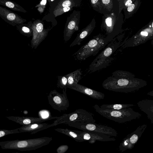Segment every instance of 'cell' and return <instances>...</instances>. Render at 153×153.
I'll return each instance as SVG.
<instances>
[{"label": "cell", "instance_id": "1", "mask_svg": "<svg viewBox=\"0 0 153 153\" xmlns=\"http://www.w3.org/2000/svg\"><path fill=\"white\" fill-rule=\"evenodd\" d=\"M147 85L146 81L135 77L131 73L119 70L113 72L102 84L106 90L125 93L134 92Z\"/></svg>", "mask_w": 153, "mask_h": 153}, {"label": "cell", "instance_id": "2", "mask_svg": "<svg viewBox=\"0 0 153 153\" xmlns=\"http://www.w3.org/2000/svg\"><path fill=\"white\" fill-rule=\"evenodd\" d=\"M123 34L119 35L111 40L89 65L87 74L100 71L110 65L115 59V53L120 48Z\"/></svg>", "mask_w": 153, "mask_h": 153}, {"label": "cell", "instance_id": "3", "mask_svg": "<svg viewBox=\"0 0 153 153\" xmlns=\"http://www.w3.org/2000/svg\"><path fill=\"white\" fill-rule=\"evenodd\" d=\"M112 39L100 33L93 36L89 42L82 46L73 56L76 60H84L90 56L96 55Z\"/></svg>", "mask_w": 153, "mask_h": 153}, {"label": "cell", "instance_id": "4", "mask_svg": "<svg viewBox=\"0 0 153 153\" xmlns=\"http://www.w3.org/2000/svg\"><path fill=\"white\" fill-rule=\"evenodd\" d=\"M52 137H45L24 140H16L0 142L3 149H15L21 151L35 150L48 145Z\"/></svg>", "mask_w": 153, "mask_h": 153}, {"label": "cell", "instance_id": "5", "mask_svg": "<svg viewBox=\"0 0 153 153\" xmlns=\"http://www.w3.org/2000/svg\"><path fill=\"white\" fill-rule=\"evenodd\" d=\"M123 23V14L117 10L102 16L101 30L105 36L113 39L123 31L122 28Z\"/></svg>", "mask_w": 153, "mask_h": 153}, {"label": "cell", "instance_id": "6", "mask_svg": "<svg viewBox=\"0 0 153 153\" xmlns=\"http://www.w3.org/2000/svg\"><path fill=\"white\" fill-rule=\"evenodd\" d=\"M94 108L101 115L119 123H124L139 118L142 115L131 107L119 110L103 109L98 105L96 104Z\"/></svg>", "mask_w": 153, "mask_h": 153}, {"label": "cell", "instance_id": "7", "mask_svg": "<svg viewBox=\"0 0 153 153\" xmlns=\"http://www.w3.org/2000/svg\"><path fill=\"white\" fill-rule=\"evenodd\" d=\"M93 115L85 110L79 109L68 114H64L54 121L55 126L67 122L95 123Z\"/></svg>", "mask_w": 153, "mask_h": 153}, {"label": "cell", "instance_id": "8", "mask_svg": "<svg viewBox=\"0 0 153 153\" xmlns=\"http://www.w3.org/2000/svg\"><path fill=\"white\" fill-rule=\"evenodd\" d=\"M64 124L83 131L98 133L113 137H116L117 135L116 131L112 127L97 124L95 123L67 122Z\"/></svg>", "mask_w": 153, "mask_h": 153}, {"label": "cell", "instance_id": "9", "mask_svg": "<svg viewBox=\"0 0 153 153\" xmlns=\"http://www.w3.org/2000/svg\"><path fill=\"white\" fill-rule=\"evenodd\" d=\"M66 91V89H63L62 94L59 93L55 90L50 92L48 98L49 104L53 109L60 112L67 110L69 103Z\"/></svg>", "mask_w": 153, "mask_h": 153}, {"label": "cell", "instance_id": "10", "mask_svg": "<svg viewBox=\"0 0 153 153\" xmlns=\"http://www.w3.org/2000/svg\"><path fill=\"white\" fill-rule=\"evenodd\" d=\"M153 38V28L149 23L140 30L135 35L128 41L121 44V48L135 46Z\"/></svg>", "mask_w": 153, "mask_h": 153}, {"label": "cell", "instance_id": "11", "mask_svg": "<svg viewBox=\"0 0 153 153\" xmlns=\"http://www.w3.org/2000/svg\"><path fill=\"white\" fill-rule=\"evenodd\" d=\"M146 124L138 126L132 133L124 138L119 146V150L122 152L127 150L132 149L141 137L147 127Z\"/></svg>", "mask_w": 153, "mask_h": 153}, {"label": "cell", "instance_id": "12", "mask_svg": "<svg viewBox=\"0 0 153 153\" xmlns=\"http://www.w3.org/2000/svg\"><path fill=\"white\" fill-rule=\"evenodd\" d=\"M81 12L74 10L68 17L64 32V39L67 42L71 37L76 31L79 30Z\"/></svg>", "mask_w": 153, "mask_h": 153}, {"label": "cell", "instance_id": "13", "mask_svg": "<svg viewBox=\"0 0 153 153\" xmlns=\"http://www.w3.org/2000/svg\"><path fill=\"white\" fill-rule=\"evenodd\" d=\"M83 139L88 141L89 143L93 144L97 141L108 142L114 141L116 139L113 136L108 135L95 132L75 130Z\"/></svg>", "mask_w": 153, "mask_h": 153}, {"label": "cell", "instance_id": "14", "mask_svg": "<svg viewBox=\"0 0 153 153\" xmlns=\"http://www.w3.org/2000/svg\"><path fill=\"white\" fill-rule=\"evenodd\" d=\"M0 16L6 22L14 25L22 24L26 21L17 14L1 7H0Z\"/></svg>", "mask_w": 153, "mask_h": 153}, {"label": "cell", "instance_id": "15", "mask_svg": "<svg viewBox=\"0 0 153 153\" xmlns=\"http://www.w3.org/2000/svg\"><path fill=\"white\" fill-rule=\"evenodd\" d=\"M6 117L9 120L22 126L28 125L34 123L43 122L48 120L57 119L58 118V117H51L49 118L45 119L41 117L13 116Z\"/></svg>", "mask_w": 153, "mask_h": 153}, {"label": "cell", "instance_id": "16", "mask_svg": "<svg viewBox=\"0 0 153 153\" xmlns=\"http://www.w3.org/2000/svg\"><path fill=\"white\" fill-rule=\"evenodd\" d=\"M68 88L84 94L92 98L97 100L103 99L105 94L100 91L91 89L78 83L68 87Z\"/></svg>", "mask_w": 153, "mask_h": 153}, {"label": "cell", "instance_id": "17", "mask_svg": "<svg viewBox=\"0 0 153 153\" xmlns=\"http://www.w3.org/2000/svg\"><path fill=\"white\" fill-rule=\"evenodd\" d=\"M96 24L95 19L94 17L90 23L77 34L75 39L70 45V47L80 45L82 42L92 33L96 26Z\"/></svg>", "mask_w": 153, "mask_h": 153}, {"label": "cell", "instance_id": "18", "mask_svg": "<svg viewBox=\"0 0 153 153\" xmlns=\"http://www.w3.org/2000/svg\"><path fill=\"white\" fill-rule=\"evenodd\" d=\"M55 126L54 123L49 124L47 123H37L28 125L22 126L19 128L21 132H29L31 134H35L38 132Z\"/></svg>", "mask_w": 153, "mask_h": 153}, {"label": "cell", "instance_id": "19", "mask_svg": "<svg viewBox=\"0 0 153 153\" xmlns=\"http://www.w3.org/2000/svg\"><path fill=\"white\" fill-rule=\"evenodd\" d=\"M137 104L140 110L147 115L151 123H153V100L144 99L139 101Z\"/></svg>", "mask_w": 153, "mask_h": 153}, {"label": "cell", "instance_id": "20", "mask_svg": "<svg viewBox=\"0 0 153 153\" xmlns=\"http://www.w3.org/2000/svg\"><path fill=\"white\" fill-rule=\"evenodd\" d=\"M101 14H109L113 11L119 10L118 0H101Z\"/></svg>", "mask_w": 153, "mask_h": 153}, {"label": "cell", "instance_id": "21", "mask_svg": "<svg viewBox=\"0 0 153 153\" xmlns=\"http://www.w3.org/2000/svg\"><path fill=\"white\" fill-rule=\"evenodd\" d=\"M81 69L79 68L66 75L68 78L67 87L68 88L78 83L82 78Z\"/></svg>", "mask_w": 153, "mask_h": 153}, {"label": "cell", "instance_id": "22", "mask_svg": "<svg viewBox=\"0 0 153 153\" xmlns=\"http://www.w3.org/2000/svg\"><path fill=\"white\" fill-rule=\"evenodd\" d=\"M141 3V0H136L127 8L123 9L125 15V21L132 17L136 13L139 9Z\"/></svg>", "mask_w": 153, "mask_h": 153}, {"label": "cell", "instance_id": "23", "mask_svg": "<svg viewBox=\"0 0 153 153\" xmlns=\"http://www.w3.org/2000/svg\"><path fill=\"white\" fill-rule=\"evenodd\" d=\"M54 130L69 136L78 142H82L85 140L82 138L75 130H71L68 128H56Z\"/></svg>", "mask_w": 153, "mask_h": 153}, {"label": "cell", "instance_id": "24", "mask_svg": "<svg viewBox=\"0 0 153 153\" xmlns=\"http://www.w3.org/2000/svg\"><path fill=\"white\" fill-rule=\"evenodd\" d=\"M0 4L16 11L26 13L27 11L16 2L10 0H0Z\"/></svg>", "mask_w": 153, "mask_h": 153}, {"label": "cell", "instance_id": "25", "mask_svg": "<svg viewBox=\"0 0 153 153\" xmlns=\"http://www.w3.org/2000/svg\"><path fill=\"white\" fill-rule=\"evenodd\" d=\"M134 106L132 104H103L100 108L103 109L121 110Z\"/></svg>", "mask_w": 153, "mask_h": 153}, {"label": "cell", "instance_id": "26", "mask_svg": "<svg viewBox=\"0 0 153 153\" xmlns=\"http://www.w3.org/2000/svg\"><path fill=\"white\" fill-rule=\"evenodd\" d=\"M74 7H60L57 8H55L53 11V13L55 17L65 13L71 11Z\"/></svg>", "mask_w": 153, "mask_h": 153}, {"label": "cell", "instance_id": "27", "mask_svg": "<svg viewBox=\"0 0 153 153\" xmlns=\"http://www.w3.org/2000/svg\"><path fill=\"white\" fill-rule=\"evenodd\" d=\"M57 86L62 89H66L68 82V78L66 75L59 76Z\"/></svg>", "mask_w": 153, "mask_h": 153}, {"label": "cell", "instance_id": "28", "mask_svg": "<svg viewBox=\"0 0 153 153\" xmlns=\"http://www.w3.org/2000/svg\"><path fill=\"white\" fill-rule=\"evenodd\" d=\"M136 0H118L119 4V13L132 4Z\"/></svg>", "mask_w": 153, "mask_h": 153}, {"label": "cell", "instance_id": "29", "mask_svg": "<svg viewBox=\"0 0 153 153\" xmlns=\"http://www.w3.org/2000/svg\"><path fill=\"white\" fill-rule=\"evenodd\" d=\"M89 1L93 9L101 14V0H89Z\"/></svg>", "mask_w": 153, "mask_h": 153}, {"label": "cell", "instance_id": "30", "mask_svg": "<svg viewBox=\"0 0 153 153\" xmlns=\"http://www.w3.org/2000/svg\"><path fill=\"white\" fill-rule=\"evenodd\" d=\"M22 133L19 130V128L15 129L8 130L1 129L0 130V137H2L7 135Z\"/></svg>", "mask_w": 153, "mask_h": 153}, {"label": "cell", "instance_id": "31", "mask_svg": "<svg viewBox=\"0 0 153 153\" xmlns=\"http://www.w3.org/2000/svg\"><path fill=\"white\" fill-rule=\"evenodd\" d=\"M35 22L34 27L35 31L37 33H39L42 32L44 30L43 25L42 23L39 21Z\"/></svg>", "mask_w": 153, "mask_h": 153}, {"label": "cell", "instance_id": "32", "mask_svg": "<svg viewBox=\"0 0 153 153\" xmlns=\"http://www.w3.org/2000/svg\"><path fill=\"white\" fill-rule=\"evenodd\" d=\"M68 148L67 145H61L57 149L56 151L57 153H64L68 149Z\"/></svg>", "mask_w": 153, "mask_h": 153}, {"label": "cell", "instance_id": "33", "mask_svg": "<svg viewBox=\"0 0 153 153\" xmlns=\"http://www.w3.org/2000/svg\"><path fill=\"white\" fill-rule=\"evenodd\" d=\"M47 0H41L40 3L37 5L36 7H45L46 5Z\"/></svg>", "mask_w": 153, "mask_h": 153}, {"label": "cell", "instance_id": "34", "mask_svg": "<svg viewBox=\"0 0 153 153\" xmlns=\"http://www.w3.org/2000/svg\"><path fill=\"white\" fill-rule=\"evenodd\" d=\"M22 31L25 33H29L30 32V30L28 27L24 26L21 28Z\"/></svg>", "mask_w": 153, "mask_h": 153}, {"label": "cell", "instance_id": "35", "mask_svg": "<svg viewBox=\"0 0 153 153\" xmlns=\"http://www.w3.org/2000/svg\"><path fill=\"white\" fill-rule=\"evenodd\" d=\"M147 94L153 97V91L149 92Z\"/></svg>", "mask_w": 153, "mask_h": 153}, {"label": "cell", "instance_id": "36", "mask_svg": "<svg viewBox=\"0 0 153 153\" xmlns=\"http://www.w3.org/2000/svg\"><path fill=\"white\" fill-rule=\"evenodd\" d=\"M149 24L151 25V26L153 28V20H152L149 23Z\"/></svg>", "mask_w": 153, "mask_h": 153}, {"label": "cell", "instance_id": "37", "mask_svg": "<svg viewBox=\"0 0 153 153\" xmlns=\"http://www.w3.org/2000/svg\"><path fill=\"white\" fill-rule=\"evenodd\" d=\"M151 44H152V46H153V38L152 39V40Z\"/></svg>", "mask_w": 153, "mask_h": 153}, {"label": "cell", "instance_id": "38", "mask_svg": "<svg viewBox=\"0 0 153 153\" xmlns=\"http://www.w3.org/2000/svg\"><path fill=\"white\" fill-rule=\"evenodd\" d=\"M48 0L49 2H50L53 1L54 0Z\"/></svg>", "mask_w": 153, "mask_h": 153}, {"label": "cell", "instance_id": "39", "mask_svg": "<svg viewBox=\"0 0 153 153\" xmlns=\"http://www.w3.org/2000/svg\"></svg>", "mask_w": 153, "mask_h": 153}]
</instances>
